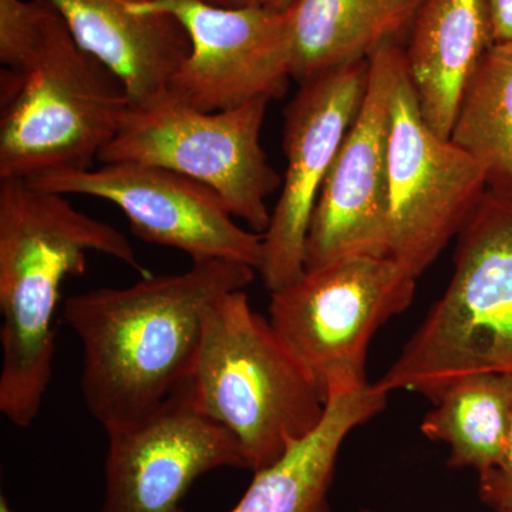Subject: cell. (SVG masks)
Returning a JSON list of instances; mask_svg holds the SVG:
<instances>
[{
  "instance_id": "cell-18",
  "label": "cell",
  "mask_w": 512,
  "mask_h": 512,
  "mask_svg": "<svg viewBox=\"0 0 512 512\" xmlns=\"http://www.w3.org/2000/svg\"><path fill=\"white\" fill-rule=\"evenodd\" d=\"M512 423V373H478L448 387L424 417L421 433L450 447L448 464L478 474L503 456Z\"/></svg>"
},
{
  "instance_id": "cell-11",
  "label": "cell",
  "mask_w": 512,
  "mask_h": 512,
  "mask_svg": "<svg viewBox=\"0 0 512 512\" xmlns=\"http://www.w3.org/2000/svg\"><path fill=\"white\" fill-rule=\"evenodd\" d=\"M56 194L89 195L117 205L143 241L178 249L192 262H262L264 234L238 227L224 200L207 185L157 165L107 163L29 181Z\"/></svg>"
},
{
  "instance_id": "cell-24",
  "label": "cell",
  "mask_w": 512,
  "mask_h": 512,
  "mask_svg": "<svg viewBox=\"0 0 512 512\" xmlns=\"http://www.w3.org/2000/svg\"><path fill=\"white\" fill-rule=\"evenodd\" d=\"M0 512H13L10 507L9 500L5 494L0 495Z\"/></svg>"
},
{
  "instance_id": "cell-13",
  "label": "cell",
  "mask_w": 512,
  "mask_h": 512,
  "mask_svg": "<svg viewBox=\"0 0 512 512\" xmlns=\"http://www.w3.org/2000/svg\"><path fill=\"white\" fill-rule=\"evenodd\" d=\"M100 512H185L192 484L217 468H245L237 441L202 414L190 382L153 412L106 430Z\"/></svg>"
},
{
  "instance_id": "cell-6",
  "label": "cell",
  "mask_w": 512,
  "mask_h": 512,
  "mask_svg": "<svg viewBox=\"0 0 512 512\" xmlns=\"http://www.w3.org/2000/svg\"><path fill=\"white\" fill-rule=\"evenodd\" d=\"M416 281L390 256H350L271 293L268 320L326 403L332 387L367 383V348L409 308Z\"/></svg>"
},
{
  "instance_id": "cell-1",
  "label": "cell",
  "mask_w": 512,
  "mask_h": 512,
  "mask_svg": "<svg viewBox=\"0 0 512 512\" xmlns=\"http://www.w3.org/2000/svg\"><path fill=\"white\" fill-rule=\"evenodd\" d=\"M255 274L239 262H192L181 274L66 299L64 322L82 343L84 403L104 430L146 416L190 382L208 311Z\"/></svg>"
},
{
  "instance_id": "cell-12",
  "label": "cell",
  "mask_w": 512,
  "mask_h": 512,
  "mask_svg": "<svg viewBox=\"0 0 512 512\" xmlns=\"http://www.w3.org/2000/svg\"><path fill=\"white\" fill-rule=\"evenodd\" d=\"M367 82L369 60L346 64L299 83V92L285 109L286 173L264 232L258 269L271 293L305 274L313 211L340 144L362 107Z\"/></svg>"
},
{
  "instance_id": "cell-10",
  "label": "cell",
  "mask_w": 512,
  "mask_h": 512,
  "mask_svg": "<svg viewBox=\"0 0 512 512\" xmlns=\"http://www.w3.org/2000/svg\"><path fill=\"white\" fill-rule=\"evenodd\" d=\"M404 46L369 59L362 107L343 138L313 211L305 271L350 256H389V133Z\"/></svg>"
},
{
  "instance_id": "cell-22",
  "label": "cell",
  "mask_w": 512,
  "mask_h": 512,
  "mask_svg": "<svg viewBox=\"0 0 512 512\" xmlns=\"http://www.w3.org/2000/svg\"><path fill=\"white\" fill-rule=\"evenodd\" d=\"M494 43L512 42V0H487Z\"/></svg>"
},
{
  "instance_id": "cell-7",
  "label": "cell",
  "mask_w": 512,
  "mask_h": 512,
  "mask_svg": "<svg viewBox=\"0 0 512 512\" xmlns=\"http://www.w3.org/2000/svg\"><path fill=\"white\" fill-rule=\"evenodd\" d=\"M269 100L205 113L165 97L147 109H131L120 133L101 151L100 163L157 165L217 192L232 217L264 234L272 212L266 198L284 178L261 144Z\"/></svg>"
},
{
  "instance_id": "cell-4",
  "label": "cell",
  "mask_w": 512,
  "mask_h": 512,
  "mask_svg": "<svg viewBox=\"0 0 512 512\" xmlns=\"http://www.w3.org/2000/svg\"><path fill=\"white\" fill-rule=\"evenodd\" d=\"M190 386L195 406L234 437L252 473L276 463L325 416L311 375L244 291L228 293L205 316Z\"/></svg>"
},
{
  "instance_id": "cell-5",
  "label": "cell",
  "mask_w": 512,
  "mask_h": 512,
  "mask_svg": "<svg viewBox=\"0 0 512 512\" xmlns=\"http://www.w3.org/2000/svg\"><path fill=\"white\" fill-rule=\"evenodd\" d=\"M446 292L376 387L436 403L458 380L512 373V198L487 190L458 234Z\"/></svg>"
},
{
  "instance_id": "cell-14",
  "label": "cell",
  "mask_w": 512,
  "mask_h": 512,
  "mask_svg": "<svg viewBox=\"0 0 512 512\" xmlns=\"http://www.w3.org/2000/svg\"><path fill=\"white\" fill-rule=\"evenodd\" d=\"M62 18L74 40L126 84L134 109L168 96L191 52L190 37L167 13H136L153 0H36Z\"/></svg>"
},
{
  "instance_id": "cell-2",
  "label": "cell",
  "mask_w": 512,
  "mask_h": 512,
  "mask_svg": "<svg viewBox=\"0 0 512 512\" xmlns=\"http://www.w3.org/2000/svg\"><path fill=\"white\" fill-rule=\"evenodd\" d=\"M89 252L151 275L126 235L110 224L28 180H0V412L13 426L26 429L42 409L53 376L62 286L86 272Z\"/></svg>"
},
{
  "instance_id": "cell-3",
  "label": "cell",
  "mask_w": 512,
  "mask_h": 512,
  "mask_svg": "<svg viewBox=\"0 0 512 512\" xmlns=\"http://www.w3.org/2000/svg\"><path fill=\"white\" fill-rule=\"evenodd\" d=\"M133 109L126 84L50 10L35 50L0 80V180L92 168Z\"/></svg>"
},
{
  "instance_id": "cell-21",
  "label": "cell",
  "mask_w": 512,
  "mask_h": 512,
  "mask_svg": "<svg viewBox=\"0 0 512 512\" xmlns=\"http://www.w3.org/2000/svg\"><path fill=\"white\" fill-rule=\"evenodd\" d=\"M480 476V498L497 512H512V423L503 456Z\"/></svg>"
},
{
  "instance_id": "cell-23",
  "label": "cell",
  "mask_w": 512,
  "mask_h": 512,
  "mask_svg": "<svg viewBox=\"0 0 512 512\" xmlns=\"http://www.w3.org/2000/svg\"><path fill=\"white\" fill-rule=\"evenodd\" d=\"M200 2L221 9H265L288 12L298 0H200Z\"/></svg>"
},
{
  "instance_id": "cell-8",
  "label": "cell",
  "mask_w": 512,
  "mask_h": 512,
  "mask_svg": "<svg viewBox=\"0 0 512 512\" xmlns=\"http://www.w3.org/2000/svg\"><path fill=\"white\" fill-rule=\"evenodd\" d=\"M487 190L477 161L427 126L404 66L390 116V258L419 278L463 231Z\"/></svg>"
},
{
  "instance_id": "cell-19",
  "label": "cell",
  "mask_w": 512,
  "mask_h": 512,
  "mask_svg": "<svg viewBox=\"0 0 512 512\" xmlns=\"http://www.w3.org/2000/svg\"><path fill=\"white\" fill-rule=\"evenodd\" d=\"M450 141L477 161L488 190L512 198V42L494 43L471 77Z\"/></svg>"
},
{
  "instance_id": "cell-9",
  "label": "cell",
  "mask_w": 512,
  "mask_h": 512,
  "mask_svg": "<svg viewBox=\"0 0 512 512\" xmlns=\"http://www.w3.org/2000/svg\"><path fill=\"white\" fill-rule=\"evenodd\" d=\"M133 10L167 13L190 37V55L171 79L168 99L215 113L285 96L292 79L291 9H221L200 0H153Z\"/></svg>"
},
{
  "instance_id": "cell-25",
  "label": "cell",
  "mask_w": 512,
  "mask_h": 512,
  "mask_svg": "<svg viewBox=\"0 0 512 512\" xmlns=\"http://www.w3.org/2000/svg\"><path fill=\"white\" fill-rule=\"evenodd\" d=\"M363 512H376V511H363Z\"/></svg>"
},
{
  "instance_id": "cell-15",
  "label": "cell",
  "mask_w": 512,
  "mask_h": 512,
  "mask_svg": "<svg viewBox=\"0 0 512 512\" xmlns=\"http://www.w3.org/2000/svg\"><path fill=\"white\" fill-rule=\"evenodd\" d=\"M494 45L487 0H424L404 46L427 126L450 140L461 97Z\"/></svg>"
},
{
  "instance_id": "cell-17",
  "label": "cell",
  "mask_w": 512,
  "mask_h": 512,
  "mask_svg": "<svg viewBox=\"0 0 512 512\" xmlns=\"http://www.w3.org/2000/svg\"><path fill=\"white\" fill-rule=\"evenodd\" d=\"M424 0H298L291 8L292 79L369 60L384 46H404Z\"/></svg>"
},
{
  "instance_id": "cell-16",
  "label": "cell",
  "mask_w": 512,
  "mask_h": 512,
  "mask_svg": "<svg viewBox=\"0 0 512 512\" xmlns=\"http://www.w3.org/2000/svg\"><path fill=\"white\" fill-rule=\"evenodd\" d=\"M387 396L369 382L332 387L319 426L256 471L229 512H332L329 491L340 448L353 430L383 412Z\"/></svg>"
},
{
  "instance_id": "cell-20",
  "label": "cell",
  "mask_w": 512,
  "mask_h": 512,
  "mask_svg": "<svg viewBox=\"0 0 512 512\" xmlns=\"http://www.w3.org/2000/svg\"><path fill=\"white\" fill-rule=\"evenodd\" d=\"M50 9L36 0H0V63L18 70L35 50Z\"/></svg>"
}]
</instances>
